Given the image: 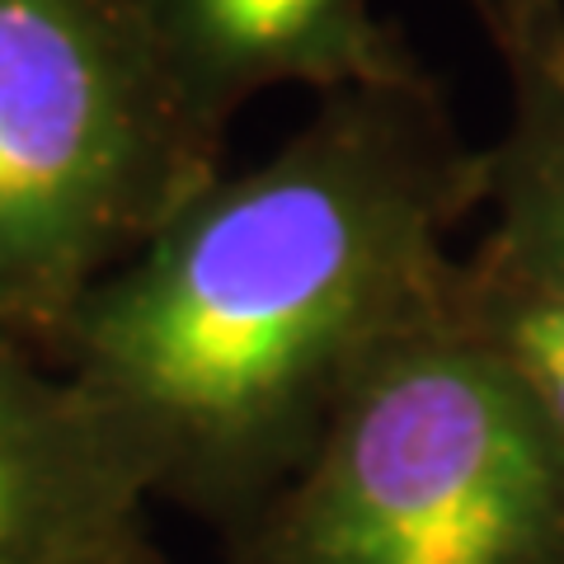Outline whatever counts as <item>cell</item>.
Returning a JSON list of instances; mask_svg holds the SVG:
<instances>
[{
    "label": "cell",
    "instance_id": "7a4b0ae2",
    "mask_svg": "<svg viewBox=\"0 0 564 564\" xmlns=\"http://www.w3.org/2000/svg\"><path fill=\"white\" fill-rule=\"evenodd\" d=\"M221 545V564H564V447L443 306Z\"/></svg>",
    "mask_w": 564,
    "mask_h": 564
},
{
    "label": "cell",
    "instance_id": "9c48e42d",
    "mask_svg": "<svg viewBox=\"0 0 564 564\" xmlns=\"http://www.w3.org/2000/svg\"><path fill=\"white\" fill-rule=\"evenodd\" d=\"M90 564H180V560H174L170 551H161L151 532H141V536L113 545L109 555H99V560H90Z\"/></svg>",
    "mask_w": 564,
    "mask_h": 564
},
{
    "label": "cell",
    "instance_id": "5b68a950",
    "mask_svg": "<svg viewBox=\"0 0 564 564\" xmlns=\"http://www.w3.org/2000/svg\"><path fill=\"white\" fill-rule=\"evenodd\" d=\"M161 76L221 141L269 90L334 95L429 70L377 0H128Z\"/></svg>",
    "mask_w": 564,
    "mask_h": 564
},
{
    "label": "cell",
    "instance_id": "6da1fadb",
    "mask_svg": "<svg viewBox=\"0 0 564 564\" xmlns=\"http://www.w3.org/2000/svg\"><path fill=\"white\" fill-rule=\"evenodd\" d=\"M489 147L429 70L315 95L70 315L52 362L128 433L155 503L236 536L377 362L447 306Z\"/></svg>",
    "mask_w": 564,
    "mask_h": 564
},
{
    "label": "cell",
    "instance_id": "52a82bcc",
    "mask_svg": "<svg viewBox=\"0 0 564 564\" xmlns=\"http://www.w3.org/2000/svg\"><path fill=\"white\" fill-rule=\"evenodd\" d=\"M489 226L564 263V76H508V122L489 141Z\"/></svg>",
    "mask_w": 564,
    "mask_h": 564
},
{
    "label": "cell",
    "instance_id": "3957f363",
    "mask_svg": "<svg viewBox=\"0 0 564 564\" xmlns=\"http://www.w3.org/2000/svg\"><path fill=\"white\" fill-rule=\"evenodd\" d=\"M221 155L128 0H0V334L52 358Z\"/></svg>",
    "mask_w": 564,
    "mask_h": 564
},
{
    "label": "cell",
    "instance_id": "277c9868",
    "mask_svg": "<svg viewBox=\"0 0 564 564\" xmlns=\"http://www.w3.org/2000/svg\"><path fill=\"white\" fill-rule=\"evenodd\" d=\"M151 470L85 386L0 334V564H90L147 527Z\"/></svg>",
    "mask_w": 564,
    "mask_h": 564
},
{
    "label": "cell",
    "instance_id": "ba28073f",
    "mask_svg": "<svg viewBox=\"0 0 564 564\" xmlns=\"http://www.w3.org/2000/svg\"><path fill=\"white\" fill-rule=\"evenodd\" d=\"M503 76H564V0H475Z\"/></svg>",
    "mask_w": 564,
    "mask_h": 564
},
{
    "label": "cell",
    "instance_id": "8992f818",
    "mask_svg": "<svg viewBox=\"0 0 564 564\" xmlns=\"http://www.w3.org/2000/svg\"><path fill=\"white\" fill-rule=\"evenodd\" d=\"M447 315L564 447V263L485 226L452 263Z\"/></svg>",
    "mask_w": 564,
    "mask_h": 564
}]
</instances>
